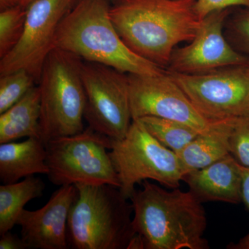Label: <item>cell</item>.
I'll return each mask as SVG.
<instances>
[{
  "label": "cell",
  "mask_w": 249,
  "mask_h": 249,
  "mask_svg": "<svg viewBox=\"0 0 249 249\" xmlns=\"http://www.w3.org/2000/svg\"><path fill=\"white\" fill-rule=\"evenodd\" d=\"M27 8L18 4L0 13V59L18 45L22 37Z\"/></svg>",
  "instance_id": "20"
},
{
  "label": "cell",
  "mask_w": 249,
  "mask_h": 249,
  "mask_svg": "<svg viewBox=\"0 0 249 249\" xmlns=\"http://www.w3.org/2000/svg\"><path fill=\"white\" fill-rule=\"evenodd\" d=\"M132 119L155 116L203 132L213 121L201 115L168 71L155 76L128 74Z\"/></svg>",
  "instance_id": "11"
},
{
  "label": "cell",
  "mask_w": 249,
  "mask_h": 249,
  "mask_svg": "<svg viewBox=\"0 0 249 249\" xmlns=\"http://www.w3.org/2000/svg\"><path fill=\"white\" fill-rule=\"evenodd\" d=\"M0 236V249H28L22 237L14 235L11 231Z\"/></svg>",
  "instance_id": "25"
},
{
  "label": "cell",
  "mask_w": 249,
  "mask_h": 249,
  "mask_svg": "<svg viewBox=\"0 0 249 249\" xmlns=\"http://www.w3.org/2000/svg\"><path fill=\"white\" fill-rule=\"evenodd\" d=\"M45 144L37 138L0 145V181L3 184L19 181L36 174L48 175Z\"/></svg>",
  "instance_id": "15"
},
{
  "label": "cell",
  "mask_w": 249,
  "mask_h": 249,
  "mask_svg": "<svg viewBox=\"0 0 249 249\" xmlns=\"http://www.w3.org/2000/svg\"><path fill=\"white\" fill-rule=\"evenodd\" d=\"M242 176V201L249 209V168L240 164Z\"/></svg>",
  "instance_id": "26"
},
{
  "label": "cell",
  "mask_w": 249,
  "mask_h": 249,
  "mask_svg": "<svg viewBox=\"0 0 249 249\" xmlns=\"http://www.w3.org/2000/svg\"><path fill=\"white\" fill-rule=\"evenodd\" d=\"M168 72L208 120L237 119L249 114V62L197 74Z\"/></svg>",
  "instance_id": "9"
},
{
  "label": "cell",
  "mask_w": 249,
  "mask_h": 249,
  "mask_svg": "<svg viewBox=\"0 0 249 249\" xmlns=\"http://www.w3.org/2000/svg\"><path fill=\"white\" fill-rule=\"evenodd\" d=\"M78 196L68 218L73 249H129L135 236L132 204L109 184L76 183Z\"/></svg>",
  "instance_id": "4"
},
{
  "label": "cell",
  "mask_w": 249,
  "mask_h": 249,
  "mask_svg": "<svg viewBox=\"0 0 249 249\" xmlns=\"http://www.w3.org/2000/svg\"><path fill=\"white\" fill-rule=\"evenodd\" d=\"M236 119L213 121L178 155L185 175L230 155V139Z\"/></svg>",
  "instance_id": "16"
},
{
  "label": "cell",
  "mask_w": 249,
  "mask_h": 249,
  "mask_svg": "<svg viewBox=\"0 0 249 249\" xmlns=\"http://www.w3.org/2000/svg\"><path fill=\"white\" fill-rule=\"evenodd\" d=\"M196 0H112L109 16L134 53L163 68L175 46L192 41L201 20Z\"/></svg>",
  "instance_id": "1"
},
{
  "label": "cell",
  "mask_w": 249,
  "mask_h": 249,
  "mask_svg": "<svg viewBox=\"0 0 249 249\" xmlns=\"http://www.w3.org/2000/svg\"><path fill=\"white\" fill-rule=\"evenodd\" d=\"M139 120L159 142L176 154L181 152L201 132L188 124L171 119L145 116Z\"/></svg>",
  "instance_id": "19"
},
{
  "label": "cell",
  "mask_w": 249,
  "mask_h": 249,
  "mask_svg": "<svg viewBox=\"0 0 249 249\" xmlns=\"http://www.w3.org/2000/svg\"><path fill=\"white\" fill-rule=\"evenodd\" d=\"M109 155L120 181L119 189L129 200L136 185L145 180L178 188L185 175L178 155L159 142L139 119L132 121L124 139L111 140Z\"/></svg>",
  "instance_id": "6"
},
{
  "label": "cell",
  "mask_w": 249,
  "mask_h": 249,
  "mask_svg": "<svg viewBox=\"0 0 249 249\" xmlns=\"http://www.w3.org/2000/svg\"><path fill=\"white\" fill-rule=\"evenodd\" d=\"M36 84L35 78L24 70L0 76V114L16 104Z\"/></svg>",
  "instance_id": "21"
},
{
  "label": "cell",
  "mask_w": 249,
  "mask_h": 249,
  "mask_svg": "<svg viewBox=\"0 0 249 249\" xmlns=\"http://www.w3.org/2000/svg\"><path fill=\"white\" fill-rule=\"evenodd\" d=\"M78 196L76 185L60 186L41 209H24L17 225L21 227V237L28 249H67L68 218Z\"/></svg>",
  "instance_id": "13"
},
{
  "label": "cell",
  "mask_w": 249,
  "mask_h": 249,
  "mask_svg": "<svg viewBox=\"0 0 249 249\" xmlns=\"http://www.w3.org/2000/svg\"><path fill=\"white\" fill-rule=\"evenodd\" d=\"M78 0H34L18 45L0 60V76L24 70L40 81L47 57L55 48L59 25Z\"/></svg>",
  "instance_id": "10"
},
{
  "label": "cell",
  "mask_w": 249,
  "mask_h": 249,
  "mask_svg": "<svg viewBox=\"0 0 249 249\" xmlns=\"http://www.w3.org/2000/svg\"><path fill=\"white\" fill-rule=\"evenodd\" d=\"M81 76L86 95L84 119L89 127L111 140L124 139L133 121L128 74L83 60Z\"/></svg>",
  "instance_id": "8"
},
{
  "label": "cell",
  "mask_w": 249,
  "mask_h": 249,
  "mask_svg": "<svg viewBox=\"0 0 249 249\" xmlns=\"http://www.w3.org/2000/svg\"><path fill=\"white\" fill-rule=\"evenodd\" d=\"M110 4L109 0H78L59 25L55 47L127 74L163 73L162 67L139 56L124 43L109 16Z\"/></svg>",
  "instance_id": "3"
},
{
  "label": "cell",
  "mask_w": 249,
  "mask_h": 249,
  "mask_svg": "<svg viewBox=\"0 0 249 249\" xmlns=\"http://www.w3.org/2000/svg\"><path fill=\"white\" fill-rule=\"evenodd\" d=\"M45 189V182L34 176L0 186V235L11 231L17 225L25 205L32 199L42 197Z\"/></svg>",
  "instance_id": "18"
},
{
  "label": "cell",
  "mask_w": 249,
  "mask_h": 249,
  "mask_svg": "<svg viewBox=\"0 0 249 249\" xmlns=\"http://www.w3.org/2000/svg\"><path fill=\"white\" fill-rule=\"evenodd\" d=\"M49 181L55 186L121 183L109 151L111 140L88 126L83 132L45 144Z\"/></svg>",
  "instance_id": "7"
},
{
  "label": "cell",
  "mask_w": 249,
  "mask_h": 249,
  "mask_svg": "<svg viewBox=\"0 0 249 249\" xmlns=\"http://www.w3.org/2000/svg\"><path fill=\"white\" fill-rule=\"evenodd\" d=\"M130 198L135 236L129 249H206V212L191 191L142 181Z\"/></svg>",
  "instance_id": "2"
},
{
  "label": "cell",
  "mask_w": 249,
  "mask_h": 249,
  "mask_svg": "<svg viewBox=\"0 0 249 249\" xmlns=\"http://www.w3.org/2000/svg\"><path fill=\"white\" fill-rule=\"evenodd\" d=\"M182 181L201 201L242 202V176L240 163L231 155L201 169L186 174Z\"/></svg>",
  "instance_id": "14"
},
{
  "label": "cell",
  "mask_w": 249,
  "mask_h": 249,
  "mask_svg": "<svg viewBox=\"0 0 249 249\" xmlns=\"http://www.w3.org/2000/svg\"><path fill=\"white\" fill-rule=\"evenodd\" d=\"M34 0H20L19 4L22 5L24 7L27 8V6L32 2Z\"/></svg>",
  "instance_id": "28"
},
{
  "label": "cell",
  "mask_w": 249,
  "mask_h": 249,
  "mask_svg": "<svg viewBox=\"0 0 249 249\" xmlns=\"http://www.w3.org/2000/svg\"><path fill=\"white\" fill-rule=\"evenodd\" d=\"M41 96L36 85L16 104L0 114V144L22 138L40 139Z\"/></svg>",
  "instance_id": "17"
},
{
  "label": "cell",
  "mask_w": 249,
  "mask_h": 249,
  "mask_svg": "<svg viewBox=\"0 0 249 249\" xmlns=\"http://www.w3.org/2000/svg\"><path fill=\"white\" fill-rule=\"evenodd\" d=\"M228 249H249V232L237 244H231L228 246Z\"/></svg>",
  "instance_id": "27"
},
{
  "label": "cell",
  "mask_w": 249,
  "mask_h": 249,
  "mask_svg": "<svg viewBox=\"0 0 249 249\" xmlns=\"http://www.w3.org/2000/svg\"><path fill=\"white\" fill-rule=\"evenodd\" d=\"M230 29L236 45L249 55V9L237 15L232 20Z\"/></svg>",
  "instance_id": "23"
},
{
  "label": "cell",
  "mask_w": 249,
  "mask_h": 249,
  "mask_svg": "<svg viewBox=\"0 0 249 249\" xmlns=\"http://www.w3.org/2000/svg\"><path fill=\"white\" fill-rule=\"evenodd\" d=\"M229 14L228 9L204 18L191 43L174 50L168 71L197 74L248 63L249 59L232 48L223 35Z\"/></svg>",
  "instance_id": "12"
},
{
  "label": "cell",
  "mask_w": 249,
  "mask_h": 249,
  "mask_svg": "<svg viewBox=\"0 0 249 249\" xmlns=\"http://www.w3.org/2000/svg\"><path fill=\"white\" fill-rule=\"evenodd\" d=\"M242 6L249 9V0H196L195 9L201 20L214 11Z\"/></svg>",
  "instance_id": "24"
},
{
  "label": "cell",
  "mask_w": 249,
  "mask_h": 249,
  "mask_svg": "<svg viewBox=\"0 0 249 249\" xmlns=\"http://www.w3.org/2000/svg\"><path fill=\"white\" fill-rule=\"evenodd\" d=\"M230 153L240 164L249 168V114L235 119L231 135Z\"/></svg>",
  "instance_id": "22"
},
{
  "label": "cell",
  "mask_w": 249,
  "mask_h": 249,
  "mask_svg": "<svg viewBox=\"0 0 249 249\" xmlns=\"http://www.w3.org/2000/svg\"><path fill=\"white\" fill-rule=\"evenodd\" d=\"M83 62L80 57L58 47L46 60L37 84L41 96L40 139L45 144L85 129Z\"/></svg>",
  "instance_id": "5"
}]
</instances>
